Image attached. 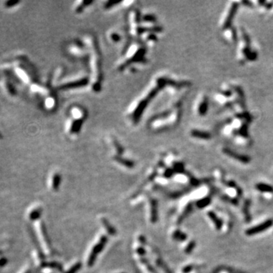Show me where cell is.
I'll return each mask as SVG.
<instances>
[{
    "label": "cell",
    "mask_w": 273,
    "mask_h": 273,
    "mask_svg": "<svg viewBox=\"0 0 273 273\" xmlns=\"http://www.w3.org/2000/svg\"><path fill=\"white\" fill-rule=\"evenodd\" d=\"M194 246H195V243H194V242H191V244H190V245H189L188 247H187V252H191V250L193 249V247H194Z\"/></svg>",
    "instance_id": "9c48e42d"
},
{
    "label": "cell",
    "mask_w": 273,
    "mask_h": 273,
    "mask_svg": "<svg viewBox=\"0 0 273 273\" xmlns=\"http://www.w3.org/2000/svg\"><path fill=\"white\" fill-rule=\"evenodd\" d=\"M208 216H210L211 220L213 221V223L215 224L216 228H217L218 230L221 229V226H222V221H221L220 219H219V218L217 217V216H216L213 212H209Z\"/></svg>",
    "instance_id": "5b68a950"
},
{
    "label": "cell",
    "mask_w": 273,
    "mask_h": 273,
    "mask_svg": "<svg viewBox=\"0 0 273 273\" xmlns=\"http://www.w3.org/2000/svg\"><path fill=\"white\" fill-rule=\"evenodd\" d=\"M191 135L194 136V137L200 138V139H205V140H208L211 137L210 134L209 132H202V131H198V130L192 131V132H191Z\"/></svg>",
    "instance_id": "277c9868"
},
{
    "label": "cell",
    "mask_w": 273,
    "mask_h": 273,
    "mask_svg": "<svg viewBox=\"0 0 273 273\" xmlns=\"http://www.w3.org/2000/svg\"><path fill=\"white\" fill-rule=\"evenodd\" d=\"M210 203V199L209 197H206L204 199H202L199 200V201L196 203V205L199 208H203V207L206 206L209 203Z\"/></svg>",
    "instance_id": "ba28073f"
},
{
    "label": "cell",
    "mask_w": 273,
    "mask_h": 273,
    "mask_svg": "<svg viewBox=\"0 0 273 273\" xmlns=\"http://www.w3.org/2000/svg\"><path fill=\"white\" fill-rule=\"evenodd\" d=\"M223 152L226 153L227 156H228L233 158V159H237V160H238L239 162H241L248 163L251 162V158L249 156H245V155H242V154H240V153H237L236 152L233 151V150H229V149L228 148L223 149Z\"/></svg>",
    "instance_id": "7a4b0ae2"
},
{
    "label": "cell",
    "mask_w": 273,
    "mask_h": 273,
    "mask_svg": "<svg viewBox=\"0 0 273 273\" xmlns=\"http://www.w3.org/2000/svg\"><path fill=\"white\" fill-rule=\"evenodd\" d=\"M256 189L262 192H273V187L269 184L260 183L256 185Z\"/></svg>",
    "instance_id": "8992f818"
},
{
    "label": "cell",
    "mask_w": 273,
    "mask_h": 273,
    "mask_svg": "<svg viewBox=\"0 0 273 273\" xmlns=\"http://www.w3.org/2000/svg\"><path fill=\"white\" fill-rule=\"evenodd\" d=\"M207 109H208V100H207V98H205L200 105L199 113L201 116H204L206 113Z\"/></svg>",
    "instance_id": "52a82bcc"
},
{
    "label": "cell",
    "mask_w": 273,
    "mask_h": 273,
    "mask_svg": "<svg viewBox=\"0 0 273 273\" xmlns=\"http://www.w3.org/2000/svg\"><path fill=\"white\" fill-rule=\"evenodd\" d=\"M238 7H239L238 3L237 2L233 3L231 9L229 11V13H228V16H227L226 20L225 21L224 26H223V28H224V29H228V28H229L230 27H231L232 21L234 20V17H235V15H236L237 11L238 9Z\"/></svg>",
    "instance_id": "3957f363"
},
{
    "label": "cell",
    "mask_w": 273,
    "mask_h": 273,
    "mask_svg": "<svg viewBox=\"0 0 273 273\" xmlns=\"http://www.w3.org/2000/svg\"><path fill=\"white\" fill-rule=\"evenodd\" d=\"M272 225H273V221L271 220V219H269V220L264 221L263 223L257 226L253 227V228L247 229V231H246V234H247V235H256V234H259V233H261V232H263L265 231V230L268 229V228H270Z\"/></svg>",
    "instance_id": "6da1fadb"
}]
</instances>
